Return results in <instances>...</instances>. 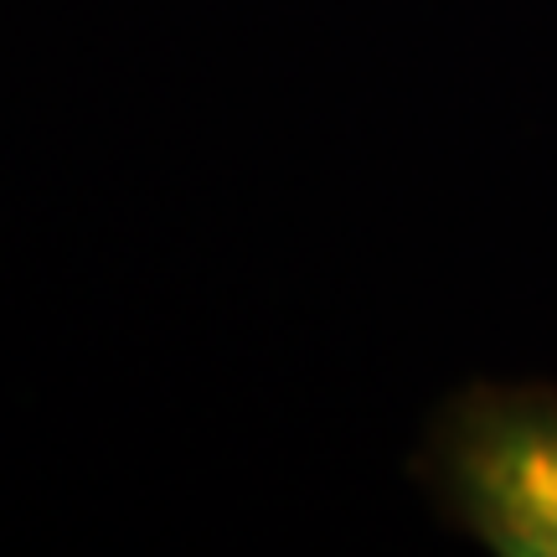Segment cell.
Wrapping results in <instances>:
<instances>
[{
  "instance_id": "cell-1",
  "label": "cell",
  "mask_w": 557,
  "mask_h": 557,
  "mask_svg": "<svg viewBox=\"0 0 557 557\" xmlns=\"http://www.w3.org/2000/svg\"><path fill=\"white\" fill-rule=\"evenodd\" d=\"M465 527L506 557H557V408L537 398H480L444 449Z\"/></svg>"
}]
</instances>
